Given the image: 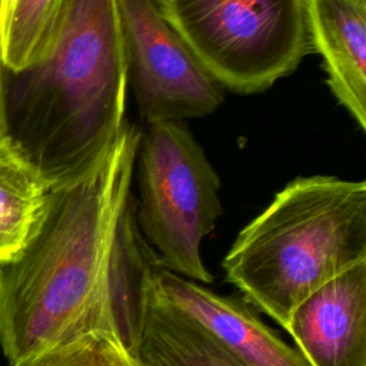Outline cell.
I'll return each instance as SVG.
<instances>
[{
    "label": "cell",
    "mask_w": 366,
    "mask_h": 366,
    "mask_svg": "<svg viewBox=\"0 0 366 366\" xmlns=\"http://www.w3.org/2000/svg\"><path fill=\"white\" fill-rule=\"evenodd\" d=\"M140 139L126 123L87 173L53 190L37 232L0 263V347L10 366H33L96 330L116 336L113 246Z\"/></svg>",
    "instance_id": "cell-1"
},
{
    "label": "cell",
    "mask_w": 366,
    "mask_h": 366,
    "mask_svg": "<svg viewBox=\"0 0 366 366\" xmlns=\"http://www.w3.org/2000/svg\"><path fill=\"white\" fill-rule=\"evenodd\" d=\"M127 87L117 0H66L47 56L7 73V134L53 189L63 187L120 134Z\"/></svg>",
    "instance_id": "cell-2"
},
{
    "label": "cell",
    "mask_w": 366,
    "mask_h": 366,
    "mask_svg": "<svg viewBox=\"0 0 366 366\" xmlns=\"http://www.w3.org/2000/svg\"><path fill=\"white\" fill-rule=\"evenodd\" d=\"M366 260V183L297 177L242 229L223 259L226 280L286 329L317 287Z\"/></svg>",
    "instance_id": "cell-3"
},
{
    "label": "cell",
    "mask_w": 366,
    "mask_h": 366,
    "mask_svg": "<svg viewBox=\"0 0 366 366\" xmlns=\"http://www.w3.org/2000/svg\"><path fill=\"white\" fill-rule=\"evenodd\" d=\"M206 71L237 93L292 73L310 50L305 0H154Z\"/></svg>",
    "instance_id": "cell-4"
},
{
    "label": "cell",
    "mask_w": 366,
    "mask_h": 366,
    "mask_svg": "<svg viewBox=\"0 0 366 366\" xmlns=\"http://www.w3.org/2000/svg\"><path fill=\"white\" fill-rule=\"evenodd\" d=\"M136 217L160 264L193 282L212 283L200 243L222 214L219 176L182 122L149 123L140 139Z\"/></svg>",
    "instance_id": "cell-5"
},
{
    "label": "cell",
    "mask_w": 366,
    "mask_h": 366,
    "mask_svg": "<svg viewBox=\"0 0 366 366\" xmlns=\"http://www.w3.org/2000/svg\"><path fill=\"white\" fill-rule=\"evenodd\" d=\"M127 80L147 123L202 117L223 87L164 20L154 0H117Z\"/></svg>",
    "instance_id": "cell-6"
},
{
    "label": "cell",
    "mask_w": 366,
    "mask_h": 366,
    "mask_svg": "<svg viewBox=\"0 0 366 366\" xmlns=\"http://www.w3.org/2000/svg\"><path fill=\"white\" fill-rule=\"evenodd\" d=\"M286 332L310 366H366V260L303 299Z\"/></svg>",
    "instance_id": "cell-7"
},
{
    "label": "cell",
    "mask_w": 366,
    "mask_h": 366,
    "mask_svg": "<svg viewBox=\"0 0 366 366\" xmlns=\"http://www.w3.org/2000/svg\"><path fill=\"white\" fill-rule=\"evenodd\" d=\"M159 295L186 315L246 366H310L296 346L283 342L239 299L226 297L162 267Z\"/></svg>",
    "instance_id": "cell-8"
},
{
    "label": "cell",
    "mask_w": 366,
    "mask_h": 366,
    "mask_svg": "<svg viewBox=\"0 0 366 366\" xmlns=\"http://www.w3.org/2000/svg\"><path fill=\"white\" fill-rule=\"evenodd\" d=\"M310 50L339 103L366 130V0H305Z\"/></svg>",
    "instance_id": "cell-9"
},
{
    "label": "cell",
    "mask_w": 366,
    "mask_h": 366,
    "mask_svg": "<svg viewBox=\"0 0 366 366\" xmlns=\"http://www.w3.org/2000/svg\"><path fill=\"white\" fill-rule=\"evenodd\" d=\"M134 357L143 366H246L192 319L169 305L159 295L154 279L149 289Z\"/></svg>",
    "instance_id": "cell-10"
},
{
    "label": "cell",
    "mask_w": 366,
    "mask_h": 366,
    "mask_svg": "<svg viewBox=\"0 0 366 366\" xmlns=\"http://www.w3.org/2000/svg\"><path fill=\"white\" fill-rule=\"evenodd\" d=\"M21 147L0 137V263L17 256L41 224L53 194Z\"/></svg>",
    "instance_id": "cell-11"
},
{
    "label": "cell",
    "mask_w": 366,
    "mask_h": 366,
    "mask_svg": "<svg viewBox=\"0 0 366 366\" xmlns=\"http://www.w3.org/2000/svg\"><path fill=\"white\" fill-rule=\"evenodd\" d=\"M66 0H13L0 27L1 59L7 73L23 71L50 51Z\"/></svg>",
    "instance_id": "cell-12"
},
{
    "label": "cell",
    "mask_w": 366,
    "mask_h": 366,
    "mask_svg": "<svg viewBox=\"0 0 366 366\" xmlns=\"http://www.w3.org/2000/svg\"><path fill=\"white\" fill-rule=\"evenodd\" d=\"M33 366H136V357L114 335L96 330Z\"/></svg>",
    "instance_id": "cell-13"
},
{
    "label": "cell",
    "mask_w": 366,
    "mask_h": 366,
    "mask_svg": "<svg viewBox=\"0 0 366 366\" xmlns=\"http://www.w3.org/2000/svg\"><path fill=\"white\" fill-rule=\"evenodd\" d=\"M6 80L7 71L1 59V46H0V137L7 134V109H6Z\"/></svg>",
    "instance_id": "cell-14"
},
{
    "label": "cell",
    "mask_w": 366,
    "mask_h": 366,
    "mask_svg": "<svg viewBox=\"0 0 366 366\" xmlns=\"http://www.w3.org/2000/svg\"><path fill=\"white\" fill-rule=\"evenodd\" d=\"M11 3H13V0H0V27H1V23H3Z\"/></svg>",
    "instance_id": "cell-15"
},
{
    "label": "cell",
    "mask_w": 366,
    "mask_h": 366,
    "mask_svg": "<svg viewBox=\"0 0 366 366\" xmlns=\"http://www.w3.org/2000/svg\"><path fill=\"white\" fill-rule=\"evenodd\" d=\"M136 366H143V365H142V363H140V362L136 359Z\"/></svg>",
    "instance_id": "cell-16"
}]
</instances>
